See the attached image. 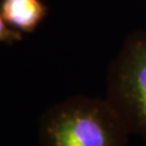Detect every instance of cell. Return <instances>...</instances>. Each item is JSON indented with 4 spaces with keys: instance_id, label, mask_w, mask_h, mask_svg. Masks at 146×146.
<instances>
[{
    "instance_id": "obj_1",
    "label": "cell",
    "mask_w": 146,
    "mask_h": 146,
    "mask_svg": "<svg viewBox=\"0 0 146 146\" xmlns=\"http://www.w3.org/2000/svg\"><path fill=\"white\" fill-rule=\"evenodd\" d=\"M130 134L107 99L73 96L42 117V146H127Z\"/></svg>"
},
{
    "instance_id": "obj_2",
    "label": "cell",
    "mask_w": 146,
    "mask_h": 146,
    "mask_svg": "<svg viewBox=\"0 0 146 146\" xmlns=\"http://www.w3.org/2000/svg\"><path fill=\"white\" fill-rule=\"evenodd\" d=\"M107 100L130 133L146 139V32L128 35L111 63Z\"/></svg>"
},
{
    "instance_id": "obj_3",
    "label": "cell",
    "mask_w": 146,
    "mask_h": 146,
    "mask_svg": "<svg viewBox=\"0 0 146 146\" xmlns=\"http://www.w3.org/2000/svg\"><path fill=\"white\" fill-rule=\"evenodd\" d=\"M49 7L43 0H0V13L11 28L33 33L48 16Z\"/></svg>"
},
{
    "instance_id": "obj_4",
    "label": "cell",
    "mask_w": 146,
    "mask_h": 146,
    "mask_svg": "<svg viewBox=\"0 0 146 146\" xmlns=\"http://www.w3.org/2000/svg\"><path fill=\"white\" fill-rule=\"evenodd\" d=\"M22 40V33L11 28L0 13V43L12 45Z\"/></svg>"
}]
</instances>
